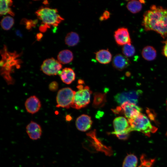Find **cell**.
Wrapping results in <instances>:
<instances>
[{"label": "cell", "instance_id": "obj_1", "mask_svg": "<svg viewBox=\"0 0 167 167\" xmlns=\"http://www.w3.org/2000/svg\"><path fill=\"white\" fill-rule=\"evenodd\" d=\"M142 25L146 31H154L165 39L167 36V9L151 6L143 14Z\"/></svg>", "mask_w": 167, "mask_h": 167}, {"label": "cell", "instance_id": "obj_2", "mask_svg": "<svg viewBox=\"0 0 167 167\" xmlns=\"http://www.w3.org/2000/svg\"><path fill=\"white\" fill-rule=\"evenodd\" d=\"M37 18L41 21V24L39 27V30L44 32L51 27L57 26L62 21L64 18L58 14V10L42 6L35 12Z\"/></svg>", "mask_w": 167, "mask_h": 167}, {"label": "cell", "instance_id": "obj_3", "mask_svg": "<svg viewBox=\"0 0 167 167\" xmlns=\"http://www.w3.org/2000/svg\"><path fill=\"white\" fill-rule=\"evenodd\" d=\"M128 120L132 131L140 132L149 136L151 133L155 132L157 129L152 125L147 116L142 113L135 118Z\"/></svg>", "mask_w": 167, "mask_h": 167}, {"label": "cell", "instance_id": "obj_4", "mask_svg": "<svg viewBox=\"0 0 167 167\" xmlns=\"http://www.w3.org/2000/svg\"><path fill=\"white\" fill-rule=\"evenodd\" d=\"M77 88L78 90L75 92L71 107L80 109L85 107L90 103L92 92L88 86L84 87L82 84H79Z\"/></svg>", "mask_w": 167, "mask_h": 167}, {"label": "cell", "instance_id": "obj_5", "mask_svg": "<svg viewBox=\"0 0 167 167\" xmlns=\"http://www.w3.org/2000/svg\"><path fill=\"white\" fill-rule=\"evenodd\" d=\"M75 92L67 87L59 90L56 97L57 107L69 108L73 104Z\"/></svg>", "mask_w": 167, "mask_h": 167}, {"label": "cell", "instance_id": "obj_6", "mask_svg": "<svg viewBox=\"0 0 167 167\" xmlns=\"http://www.w3.org/2000/svg\"><path fill=\"white\" fill-rule=\"evenodd\" d=\"M142 93V91L140 90L124 92L116 94L114 96V100L119 105H121L127 101L137 105Z\"/></svg>", "mask_w": 167, "mask_h": 167}, {"label": "cell", "instance_id": "obj_7", "mask_svg": "<svg viewBox=\"0 0 167 167\" xmlns=\"http://www.w3.org/2000/svg\"><path fill=\"white\" fill-rule=\"evenodd\" d=\"M62 66L61 64L58 60L51 58L43 61L41 66V69L47 75H54L59 74Z\"/></svg>", "mask_w": 167, "mask_h": 167}, {"label": "cell", "instance_id": "obj_8", "mask_svg": "<svg viewBox=\"0 0 167 167\" xmlns=\"http://www.w3.org/2000/svg\"><path fill=\"white\" fill-rule=\"evenodd\" d=\"M122 113L128 119L135 118L141 113L142 109L136 104L125 102L121 105Z\"/></svg>", "mask_w": 167, "mask_h": 167}, {"label": "cell", "instance_id": "obj_9", "mask_svg": "<svg viewBox=\"0 0 167 167\" xmlns=\"http://www.w3.org/2000/svg\"><path fill=\"white\" fill-rule=\"evenodd\" d=\"M114 36L116 43L119 45L123 46L131 42L129 33L126 28H118L115 31Z\"/></svg>", "mask_w": 167, "mask_h": 167}, {"label": "cell", "instance_id": "obj_10", "mask_svg": "<svg viewBox=\"0 0 167 167\" xmlns=\"http://www.w3.org/2000/svg\"><path fill=\"white\" fill-rule=\"evenodd\" d=\"M113 123L114 131L111 133L113 135L122 132L131 128L128 120L123 117L116 118Z\"/></svg>", "mask_w": 167, "mask_h": 167}, {"label": "cell", "instance_id": "obj_11", "mask_svg": "<svg viewBox=\"0 0 167 167\" xmlns=\"http://www.w3.org/2000/svg\"><path fill=\"white\" fill-rule=\"evenodd\" d=\"M92 121L91 117L86 114H82L79 116L76 119L75 125L79 131H86L91 127Z\"/></svg>", "mask_w": 167, "mask_h": 167}, {"label": "cell", "instance_id": "obj_12", "mask_svg": "<svg viewBox=\"0 0 167 167\" xmlns=\"http://www.w3.org/2000/svg\"><path fill=\"white\" fill-rule=\"evenodd\" d=\"M25 106L28 113L33 114L39 111L41 107V104L38 98L33 95L30 96L26 100Z\"/></svg>", "mask_w": 167, "mask_h": 167}, {"label": "cell", "instance_id": "obj_13", "mask_svg": "<svg viewBox=\"0 0 167 167\" xmlns=\"http://www.w3.org/2000/svg\"><path fill=\"white\" fill-rule=\"evenodd\" d=\"M26 131L30 139L36 140L40 138L42 131L41 127L39 124L31 121L27 126Z\"/></svg>", "mask_w": 167, "mask_h": 167}, {"label": "cell", "instance_id": "obj_14", "mask_svg": "<svg viewBox=\"0 0 167 167\" xmlns=\"http://www.w3.org/2000/svg\"><path fill=\"white\" fill-rule=\"evenodd\" d=\"M130 62L128 58L124 55L118 54L113 57L112 61L113 66L116 69L121 71L129 66Z\"/></svg>", "mask_w": 167, "mask_h": 167}, {"label": "cell", "instance_id": "obj_15", "mask_svg": "<svg viewBox=\"0 0 167 167\" xmlns=\"http://www.w3.org/2000/svg\"><path fill=\"white\" fill-rule=\"evenodd\" d=\"M58 74L62 81L66 84H70L75 79V72L70 68L66 67L63 69Z\"/></svg>", "mask_w": 167, "mask_h": 167}, {"label": "cell", "instance_id": "obj_16", "mask_svg": "<svg viewBox=\"0 0 167 167\" xmlns=\"http://www.w3.org/2000/svg\"><path fill=\"white\" fill-rule=\"evenodd\" d=\"M95 54L96 59L101 64H108L112 60V54L108 49L100 50Z\"/></svg>", "mask_w": 167, "mask_h": 167}, {"label": "cell", "instance_id": "obj_17", "mask_svg": "<svg viewBox=\"0 0 167 167\" xmlns=\"http://www.w3.org/2000/svg\"><path fill=\"white\" fill-rule=\"evenodd\" d=\"M57 59L61 64H66L72 61L73 55L71 51L68 49L63 50L59 53L57 56Z\"/></svg>", "mask_w": 167, "mask_h": 167}, {"label": "cell", "instance_id": "obj_18", "mask_svg": "<svg viewBox=\"0 0 167 167\" xmlns=\"http://www.w3.org/2000/svg\"><path fill=\"white\" fill-rule=\"evenodd\" d=\"M106 102V94L95 92L94 95L92 106L95 108H101L104 106Z\"/></svg>", "mask_w": 167, "mask_h": 167}, {"label": "cell", "instance_id": "obj_19", "mask_svg": "<svg viewBox=\"0 0 167 167\" xmlns=\"http://www.w3.org/2000/svg\"><path fill=\"white\" fill-rule=\"evenodd\" d=\"M141 54L145 60L151 61L155 59L157 55L156 49L151 46H147L143 49Z\"/></svg>", "mask_w": 167, "mask_h": 167}, {"label": "cell", "instance_id": "obj_20", "mask_svg": "<svg viewBox=\"0 0 167 167\" xmlns=\"http://www.w3.org/2000/svg\"><path fill=\"white\" fill-rule=\"evenodd\" d=\"M13 1L11 0H1L0 1V15H1L9 14L12 16L15 15L10 6Z\"/></svg>", "mask_w": 167, "mask_h": 167}, {"label": "cell", "instance_id": "obj_21", "mask_svg": "<svg viewBox=\"0 0 167 167\" xmlns=\"http://www.w3.org/2000/svg\"><path fill=\"white\" fill-rule=\"evenodd\" d=\"M142 1L131 0L129 1L126 5L127 9L131 13L135 14L141 11L142 8Z\"/></svg>", "mask_w": 167, "mask_h": 167}, {"label": "cell", "instance_id": "obj_22", "mask_svg": "<svg viewBox=\"0 0 167 167\" xmlns=\"http://www.w3.org/2000/svg\"><path fill=\"white\" fill-rule=\"evenodd\" d=\"M79 37L78 34L75 32H71L66 35L65 39L66 44L70 46H73L79 42Z\"/></svg>", "mask_w": 167, "mask_h": 167}, {"label": "cell", "instance_id": "obj_23", "mask_svg": "<svg viewBox=\"0 0 167 167\" xmlns=\"http://www.w3.org/2000/svg\"><path fill=\"white\" fill-rule=\"evenodd\" d=\"M138 159L136 156L132 154L127 155L124 160L122 167H136Z\"/></svg>", "mask_w": 167, "mask_h": 167}, {"label": "cell", "instance_id": "obj_24", "mask_svg": "<svg viewBox=\"0 0 167 167\" xmlns=\"http://www.w3.org/2000/svg\"><path fill=\"white\" fill-rule=\"evenodd\" d=\"M14 23V19L12 17L10 16H6L2 19L0 24L3 29L8 30L11 28Z\"/></svg>", "mask_w": 167, "mask_h": 167}, {"label": "cell", "instance_id": "obj_25", "mask_svg": "<svg viewBox=\"0 0 167 167\" xmlns=\"http://www.w3.org/2000/svg\"><path fill=\"white\" fill-rule=\"evenodd\" d=\"M122 51L123 55L127 57H131L135 53V49L131 43L126 44L122 47Z\"/></svg>", "mask_w": 167, "mask_h": 167}, {"label": "cell", "instance_id": "obj_26", "mask_svg": "<svg viewBox=\"0 0 167 167\" xmlns=\"http://www.w3.org/2000/svg\"><path fill=\"white\" fill-rule=\"evenodd\" d=\"M132 131L131 128L128 130L124 132L119 133L115 134L114 135L119 139L121 140H125L128 139L130 133Z\"/></svg>", "mask_w": 167, "mask_h": 167}, {"label": "cell", "instance_id": "obj_27", "mask_svg": "<svg viewBox=\"0 0 167 167\" xmlns=\"http://www.w3.org/2000/svg\"><path fill=\"white\" fill-rule=\"evenodd\" d=\"M21 22L23 24L25 25L27 29L29 30L35 26L37 22V20H32L24 19L22 20Z\"/></svg>", "mask_w": 167, "mask_h": 167}, {"label": "cell", "instance_id": "obj_28", "mask_svg": "<svg viewBox=\"0 0 167 167\" xmlns=\"http://www.w3.org/2000/svg\"><path fill=\"white\" fill-rule=\"evenodd\" d=\"M58 84L57 82L55 81H53L50 83L49 86V89L52 92L57 91L58 89Z\"/></svg>", "mask_w": 167, "mask_h": 167}, {"label": "cell", "instance_id": "obj_29", "mask_svg": "<svg viewBox=\"0 0 167 167\" xmlns=\"http://www.w3.org/2000/svg\"><path fill=\"white\" fill-rule=\"evenodd\" d=\"M110 16V12L107 11H105L102 15L100 17L99 19L101 21L106 20L109 18Z\"/></svg>", "mask_w": 167, "mask_h": 167}, {"label": "cell", "instance_id": "obj_30", "mask_svg": "<svg viewBox=\"0 0 167 167\" xmlns=\"http://www.w3.org/2000/svg\"><path fill=\"white\" fill-rule=\"evenodd\" d=\"M164 42L165 45L162 50V53L165 57L167 58V40Z\"/></svg>", "mask_w": 167, "mask_h": 167}, {"label": "cell", "instance_id": "obj_31", "mask_svg": "<svg viewBox=\"0 0 167 167\" xmlns=\"http://www.w3.org/2000/svg\"><path fill=\"white\" fill-rule=\"evenodd\" d=\"M42 34L41 33H39L36 35V38L38 40H40L42 38Z\"/></svg>", "mask_w": 167, "mask_h": 167}, {"label": "cell", "instance_id": "obj_32", "mask_svg": "<svg viewBox=\"0 0 167 167\" xmlns=\"http://www.w3.org/2000/svg\"><path fill=\"white\" fill-rule=\"evenodd\" d=\"M70 117H71L69 116H66V120L68 121H70L71 119V118H70Z\"/></svg>", "mask_w": 167, "mask_h": 167}, {"label": "cell", "instance_id": "obj_33", "mask_svg": "<svg viewBox=\"0 0 167 167\" xmlns=\"http://www.w3.org/2000/svg\"></svg>", "mask_w": 167, "mask_h": 167}]
</instances>
